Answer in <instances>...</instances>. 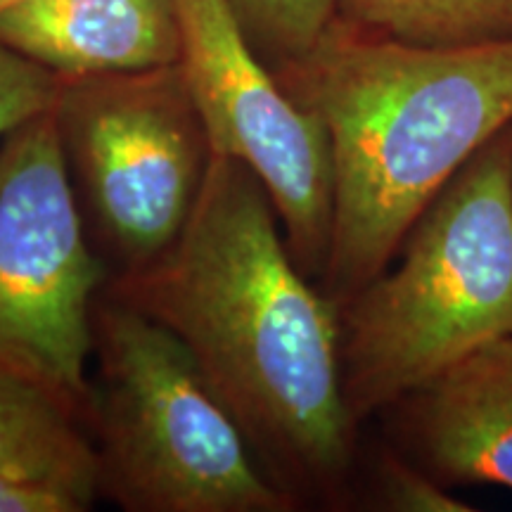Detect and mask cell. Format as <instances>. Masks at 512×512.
Returning a JSON list of instances; mask_svg holds the SVG:
<instances>
[{
    "mask_svg": "<svg viewBox=\"0 0 512 512\" xmlns=\"http://www.w3.org/2000/svg\"><path fill=\"white\" fill-rule=\"evenodd\" d=\"M273 72L328 133L320 290L337 306L387 271L439 192L512 124V38L415 46L335 17L309 53Z\"/></svg>",
    "mask_w": 512,
    "mask_h": 512,
    "instance_id": "2",
    "label": "cell"
},
{
    "mask_svg": "<svg viewBox=\"0 0 512 512\" xmlns=\"http://www.w3.org/2000/svg\"><path fill=\"white\" fill-rule=\"evenodd\" d=\"M337 17L415 46L512 38V0H337Z\"/></svg>",
    "mask_w": 512,
    "mask_h": 512,
    "instance_id": "11",
    "label": "cell"
},
{
    "mask_svg": "<svg viewBox=\"0 0 512 512\" xmlns=\"http://www.w3.org/2000/svg\"><path fill=\"white\" fill-rule=\"evenodd\" d=\"M382 418L392 446L448 489L512 491V335L401 396Z\"/></svg>",
    "mask_w": 512,
    "mask_h": 512,
    "instance_id": "8",
    "label": "cell"
},
{
    "mask_svg": "<svg viewBox=\"0 0 512 512\" xmlns=\"http://www.w3.org/2000/svg\"><path fill=\"white\" fill-rule=\"evenodd\" d=\"M0 43L62 79L169 67L181 55L174 0H19Z\"/></svg>",
    "mask_w": 512,
    "mask_h": 512,
    "instance_id": "9",
    "label": "cell"
},
{
    "mask_svg": "<svg viewBox=\"0 0 512 512\" xmlns=\"http://www.w3.org/2000/svg\"><path fill=\"white\" fill-rule=\"evenodd\" d=\"M112 273L93 249L55 107L0 143V368L88 422L93 309Z\"/></svg>",
    "mask_w": 512,
    "mask_h": 512,
    "instance_id": "6",
    "label": "cell"
},
{
    "mask_svg": "<svg viewBox=\"0 0 512 512\" xmlns=\"http://www.w3.org/2000/svg\"><path fill=\"white\" fill-rule=\"evenodd\" d=\"M185 86L214 155L238 159L264 183L287 247L311 280L323 278L332 228L328 133L299 107L256 53L230 0H174Z\"/></svg>",
    "mask_w": 512,
    "mask_h": 512,
    "instance_id": "7",
    "label": "cell"
},
{
    "mask_svg": "<svg viewBox=\"0 0 512 512\" xmlns=\"http://www.w3.org/2000/svg\"><path fill=\"white\" fill-rule=\"evenodd\" d=\"M0 477L48 486L83 508L98 498L88 422L53 392L0 368Z\"/></svg>",
    "mask_w": 512,
    "mask_h": 512,
    "instance_id": "10",
    "label": "cell"
},
{
    "mask_svg": "<svg viewBox=\"0 0 512 512\" xmlns=\"http://www.w3.org/2000/svg\"><path fill=\"white\" fill-rule=\"evenodd\" d=\"M88 415L98 496L126 512H290L181 339L107 290L93 309Z\"/></svg>",
    "mask_w": 512,
    "mask_h": 512,
    "instance_id": "4",
    "label": "cell"
},
{
    "mask_svg": "<svg viewBox=\"0 0 512 512\" xmlns=\"http://www.w3.org/2000/svg\"><path fill=\"white\" fill-rule=\"evenodd\" d=\"M508 136H510V150H512V124L508 126Z\"/></svg>",
    "mask_w": 512,
    "mask_h": 512,
    "instance_id": "17",
    "label": "cell"
},
{
    "mask_svg": "<svg viewBox=\"0 0 512 512\" xmlns=\"http://www.w3.org/2000/svg\"><path fill=\"white\" fill-rule=\"evenodd\" d=\"M240 27L268 67L297 60L337 17V0H230Z\"/></svg>",
    "mask_w": 512,
    "mask_h": 512,
    "instance_id": "12",
    "label": "cell"
},
{
    "mask_svg": "<svg viewBox=\"0 0 512 512\" xmlns=\"http://www.w3.org/2000/svg\"><path fill=\"white\" fill-rule=\"evenodd\" d=\"M15 3H19V0H0V12H3L5 8H10V5H15Z\"/></svg>",
    "mask_w": 512,
    "mask_h": 512,
    "instance_id": "16",
    "label": "cell"
},
{
    "mask_svg": "<svg viewBox=\"0 0 512 512\" xmlns=\"http://www.w3.org/2000/svg\"><path fill=\"white\" fill-rule=\"evenodd\" d=\"M287 247L264 183L214 155L174 245L105 290L174 332L275 484L342 503L356 465L339 306Z\"/></svg>",
    "mask_w": 512,
    "mask_h": 512,
    "instance_id": "1",
    "label": "cell"
},
{
    "mask_svg": "<svg viewBox=\"0 0 512 512\" xmlns=\"http://www.w3.org/2000/svg\"><path fill=\"white\" fill-rule=\"evenodd\" d=\"M55 117L86 230L117 268L112 278L155 261L183 233L214 157L178 62L62 79Z\"/></svg>",
    "mask_w": 512,
    "mask_h": 512,
    "instance_id": "5",
    "label": "cell"
},
{
    "mask_svg": "<svg viewBox=\"0 0 512 512\" xmlns=\"http://www.w3.org/2000/svg\"><path fill=\"white\" fill-rule=\"evenodd\" d=\"M76 498L48 486L0 477V512H83Z\"/></svg>",
    "mask_w": 512,
    "mask_h": 512,
    "instance_id": "15",
    "label": "cell"
},
{
    "mask_svg": "<svg viewBox=\"0 0 512 512\" xmlns=\"http://www.w3.org/2000/svg\"><path fill=\"white\" fill-rule=\"evenodd\" d=\"M512 335L508 128L439 192L380 278L339 304L342 384L356 425L494 339Z\"/></svg>",
    "mask_w": 512,
    "mask_h": 512,
    "instance_id": "3",
    "label": "cell"
},
{
    "mask_svg": "<svg viewBox=\"0 0 512 512\" xmlns=\"http://www.w3.org/2000/svg\"><path fill=\"white\" fill-rule=\"evenodd\" d=\"M370 503L375 510L387 512L475 510L394 446L382 448L370 467Z\"/></svg>",
    "mask_w": 512,
    "mask_h": 512,
    "instance_id": "13",
    "label": "cell"
},
{
    "mask_svg": "<svg viewBox=\"0 0 512 512\" xmlns=\"http://www.w3.org/2000/svg\"><path fill=\"white\" fill-rule=\"evenodd\" d=\"M60 88L62 76L0 43V143L24 121L53 110Z\"/></svg>",
    "mask_w": 512,
    "mask_h": 512,
    "instance_id": "14",
    "label": "cell"
}]
</instances>
